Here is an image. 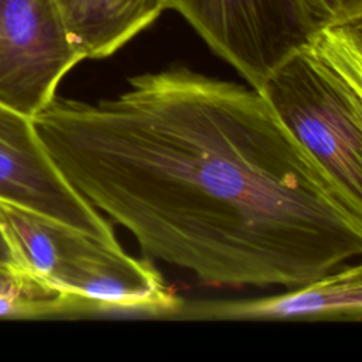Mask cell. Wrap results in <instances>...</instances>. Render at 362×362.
Masks as SVG:
<instances>
[{
  "mask_svg": "<svg viewBox=\"0 0 362 362\" xmlns=\"http://www.w3.org/2000/svg\"><path fill=\"white\" fill-rule=\"evenodd\" d=\"M31 123L83 199L204 283L296 287L362 252V208L252 86L177 66Z\"/></svg>",
  "mask_w": 362,
  "mask_h": 362,
  "instance_id": "obj_1",
  "label": "cell"
},
{
  "mask_svg": "<svg viewBox=\"0 0 362 362\" xmlns=\"http://www.w3.org/2000/svg\"><path fill=\"white\" fill-rule=\"evenodd\" d=\"M256 90L291 137L362 208V17L321 28Z\"/></svg>",
  "mask_w": 362,
  "mask_h": 362,
  "instance_id": "obj_2",
  "label": "cell"
},
{
  "mask_svg": "<svg viewBox=\"0 0 362 362\" xmlns=\"http://www.w3.org/2000/svg\"><path fill=\"white\" fill-rule=\"evenodd\" d=\"M25 260L34 276L79 298L85 314L174 317L182 304L148 260L49 218L33 228Z\"/></svg>",
  "mask_w": 362,
  "mask_h": 362,
  "instance_id": "obj_3",
  "label": "cell"
},
{
  "mask_svg": "<svg viewBox=\"0 0 362 362\" xmlns=\"http://www.w3.org/2000/svg\"><path fill=\"white\" fill-rule=\"evenodd\" d=\"M257 89L327 24L311 0H163Z\"/></svg>",
  "mask_w": 362,
  "mask_h": 362,
  "instance_id": "obj_4",
  "label": "cell"
},
{
  "mask_svg": "<svg viewBox=\"0 0 362 362\" xmlns=\"http://www.w3.org/2000/svg\"><path fill=\"white\" fill-rule=\"evenodd\" d=\"M83 55L55 0H0V103L33 117Z\"/></svg>",
  "mask_w": 362,
  "mask_h": 362,
  "instance_id": "obj_5",
  "label": "cell"
},
{
  "mask_svg": "<svg viewBox=\"0 0 362 362\" xmlns=\"http://www.w3.org/2000/svg\"><path fill=\"white\" fill-rule=\"evenodd\" d=\"M0 201L117 242L112 225L61 175L31 117L0 103Z\"/></svg>",
  "mask_w": 362,
  "mask_h": 362,
  "instance_id": "obj_6",
  "label": "cell"
},
{
  "mask_svg": "<svg viewBox=\"0 0 362 362\" xmlns=\"http://www.w3.org/2000/svg\"><path fill=\"white\" fill-rule=\"evenodd\" d=\"M178 317L222 320H361L362 267L331 270L291 291L250 300L185 304Z\"/></svg>",
  "mask_w": 362,
  "mask_h": 362,
  "instance_id": "obj_7",
  "label": "cell"
},
{
  "mask_svg": "<svg viewBox=\"0 0 362 362\" xmlns=\"http://www.w3.org/2000/svg\"><path fill=\"white\" fill-rule=\"evenodd\" d=\"M83 58H106L146 30L163 0H55Z\"/></svg>",
  "mask_w": 362,
  "mask_h": 362,
  "instance_id": "obj_8",
  "label": "cell"
},
{
  "mask_svg": "<svg viewBox=\"0 0 362 362\" xmlns=\"http://www.w3.org/2000/svg\"><path fill=\"white\" fill-rule=\"evenodd\" d=\"M85 314L82 301L11 263H0V317Z\"/></svg>",
  "mask_w": 362,
  "mask_h": 362,
  "instance_id": "obj_9",
  "label": "cell"
},
{
  "mask_svg": "<svg viewBox=\"0 0 362 362\" xmlns=\"http://www.w3.org/2000/svg\"><path fill=\"white\" fill-rule=\"evenodd\" d=\"M311 3L327 25L362 17V0H311Z\"/></svg>",
  "mask_w": 362,
  "mask_h": 362,
  "instance_id": "obj_10",
  "label": "cell"
},
{
  "mask_svg": "<svg viewBox=\"0 0 362 362\" xmlns=\"http://www.w3.org/2000/svg\"><path fill=\"white\" fill-rule=\"evenodd\" d=\"M0 263H11L14 264L13 262V257H11V253H10V249L7 246V242L1 233V229H0Z\"/></svg>",
  "mask_w": 362,
  "mask_h": 362,
  "instance_id": "obj_11",
  "label": "cell"
}]
</instances>
